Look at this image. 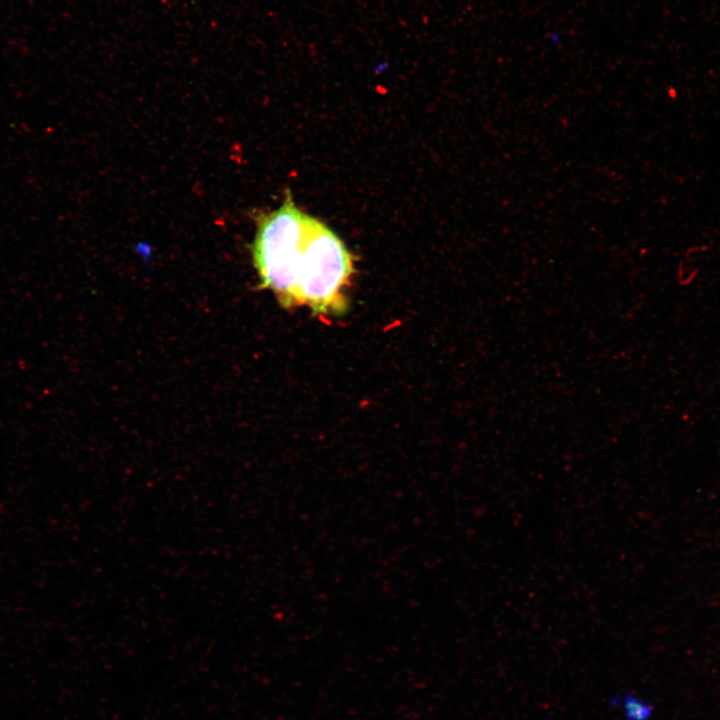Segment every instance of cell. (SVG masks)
<instances>
[{
  "label": "cell",
  "mask_w": 720,
  "mask_h": 720,
  "mask_svg": "<svg viewBox=\"0 0 720 720\" xmlns=\"http://www.w3.org/2000/svg\"><path fill=\"white\" fill-rule=\"evenodd\" d=\"M352 273V255L342 240L311 216L293 266L294 306L306 305L314 314L343 312Z\"/></svg>",
  "instance_id": "6da1fadb"
},
{
  "label": "cell",
  "mask_w": 720,
  "mask_h": 720,
  "mask_svg": "<svg viewBox=\"0 0 720 720\" xmlns=\"http://www.w3.org/2000/svg\"><path fill=\"white\" fill-rule=\"evenodd\" d=\"M309 218L295 205L290 192L280 207L254 216L251 253L261 287L270 289L286 308L293 307V266Z\"/></svg>",
  "instance_id": "7a4b0ae2"
},
{
  "label": "cell",
  "mask_w": 720,
  "mask_h": 720,
  "mask_svg": "<svg viewBox=\"0 0 720 720\" xmlns=\"http://www.w3.org/2000/svg\"><path fill=\"white\" fill-rule=\"evenodd\" d=\"M611 704L621 706L627 720H646L650 713L649 707L631 694L614 697Z\"/></svg>",
  "instance_id": "3957f363"
}]
</instances>
